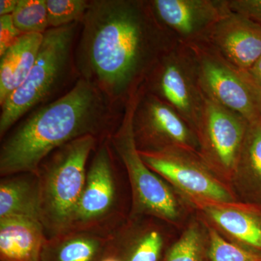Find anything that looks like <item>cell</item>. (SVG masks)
<instances>
[{"mask_svg":"<svg viewBox=\"0 0 261 261\" xmlns=\"http://www.w3.org/2000/svg\"><path fill=\"white\" fill-rule=\"evenodd\" d=\"M260 120L261 121V104H260Z\"/></svg>","mask_w":261,"mask_h":261,"instance_id":"f546056e","label":"cell"},{"mask_svg":"<svg viewBox=\"0 0 261 261\" xmlns=\"http://www.w3.org/2000/svg\"><path fill=\"white\" fill-rule=\"evenodd\" d=\"M164 247L161 230L153 225H121L114 233L109 251L121 261H160Z\"/></svg>","mask_w":261,"mask_h":261,"instance_id":"e0dca14e","label":"cell"},{"mask_svg":"<svg viewBox=\"0 0 261 261\" xmlns=\"http://www.w3.org/2000/svg\"><path fill=\"white\" fill-rule=\"evenodd\" d=\"M210 261H261V252L228 241L216 228L207 226Z\"/></svg>","mask_w":261,"mask_h":261,"instance_id":"603a6c76","label":"cell"},{"mask_svg":"<svg viewBox=\"0 0 261 261\" xmlns=\"http://www.w3.org/2000/svg\"><path fill=\"white\" fill-rule=\"evenodd\" d=\"M142 89L141 86L128 96L124 116L110 142L128 175L132 216H150L175 223L181 215L177 197L167 182L144 162L136 144L134 116Z\"/></svg>","mask_w":261,"mask_h":261,"instance_id":"277c9868","label":"cell"},{"mask_svg":"<svg viewBox=\"0 0 261 261\" xmlns=\"http://www.w3.org/2000/svg\"><path fill=\"white\" fill-rule=\"evenodd\" d=\"M22 35L15 27L12 15L0 16V56L14 45Z\"/></svg>","mask_w":261,"mask_h":261,"instance_id":"d4e9b609","label":"cell"},{"mask_svg":"<svg viewBox=\"0 0 261 261\" xmlns=\"http://www.w3.org/2000/svg\"><path fill=\"white\" fill-rule=\"evenodd\" d=\"M251 202L261 205V121L249 123L239 160L236 177Z\"/></svg>","mask_w":261,"mask_h":261,"instance_id":"ffe728a7","label":"cell"},{"mask_svg":"<svg viewBox=\"0 0 261 261\" xmlns=\"http://www.w3.org/2000/svg\"><path fill=\"white\" fill-rule=\"evenodd\" d=\"M149 3L161 25L181 44L205 40L215 24L231 11L228 0H154Z\"/></svg>","mask_w":261,"mask_h":261,"instance_id":"7c38bea8","label":"cell"},{"mask_svg":"<svg viewBox=\"0 0 261 261\" xmlns=\"http://www.w3.org/2000/svg\"><path fill=\"white\" fill-rule=\"evenodd\" d=\"M253 82L261 89V55L251 68L247 70Z\"/></svg>","mask_w":261,"mask_h":261,"instance_id":"4316f807","label":"cell"},{"mask_svg":"<svg viewBox=\"0 0 261 261\" xmlns=\"http://www.w3.org/2000/svg\"><path fill=\"white\" fill-rule=\"evenodd\" d=\"M23 217L40 221L39 182L34 173L1 177L0 219Z\"/></svg>","mask_w":261,"mask_h":261,"instance_id":"d6986e66","label":"cell"},{"mask_svg":"<svg viewBox=\"0 0 261 261\" xmlns=\"http://www.w3.org/2000/svg\"><path fill=\"white\" fill-rule=\"evenodd\" d=\"M102 92L85 79L69 92L45 105L10 132L0 148L1 177L36 174L46 158L61 146L84 136L99 137L107 122Z\"/></svg>","mask_w":261,"mask_h":261,"instance_id":"7a4b0ae2","label":"cell"},{"mask_svg":"<svg viewBox=\"0 0 261 261\" xmlns=\"http://www.w3.org/2000/svg\"><path fill=\"white\" fill-rule=\"evenodd\" d=\"M202 42L208 43L226 61L247 71L261 55V25L231 10Z\"/></svg>","mask_w":261,"mask_h":261,"instance_id":"4fadbf2b","label":"cell"},{"mask_svg":"<svg viewBox=\"0 0 261 261\" xmlns=\"http://www.w3.org/2000/svg\"><path fill=\"white\" fill-rule=\"evenodd\" d=\"M49 27L58 28L84 18L89 3L84 0H46Z\"/></svg>","mask_w":261,"mask_h":261,"instance_id":"cb8c5ba5","label":"cell"},{"mask_svg":"<svg viewBox=\"0 0 261 261\" xmlns=\"http://www.w3.org/2000/svg\"><path fill=\"white\" fill-rule=\"evenodd\" d=\"M113 233L70 230L47 238L41 261H100L108 252Z\"/></svg>","mask_w":261,"mask_h":261,"instance_id":"2e32d148","label":"cell"},{"mask_svg":"<svg viewBox=\"0 0 261 261\" xmlns=\"http://www.w3.org/2000/svg\"><path fill=\"white\" fill-rule=\"evenodd\" d=\"M249 122L238 113L206 97L197 128L200 155L223 181L236 177Z\"/></svg>","mask_w":261,"mask_h":261,"instance_id":"30bf717a","label":"cell"},{"mask_svg":"<svg viewBox=\"0 0 261 261\" xmlns=\"http://www.w3.org/2000/svg\"><path fill=\"white\" fill-rule=\"evenodd\" d=\"M100 261H121V260H120L116 255L111 253V252L108 250L106 255L101 259Z\"/></svg>","mask_w":261,"mask_h":261,"instance_id":"f1b7e54d","label":"cell"},{"mask_svg":"<svg viewBox=\"0 0 261 261\" xmlns=\"http://www.w3.org/2000/svg\"><path fill=\"white\" fill-rule=\"evenodd\" d=\"M43 34H23L0 60V104L24 83L37 59Z\"/></svg>","mask_w":261,"mask_h":261,"instance_id":"ac0fdd59","label":"cell"},{"mask_svg":"<svg viewBox=\"0 0 261 261\" xmlns=\"http://www.w3.org/2000/svg\"><path fill=\"white\" fill-rule=\"evenodd\" d=\"M12 18L23 34H44L49 29L46 0H18Z\"/></svg>","mask_w":261,"mask_h":261,"instance_id":"7402d4cb","label":"cell"},{"mask_svg":"<svg viewBox=\"0 0 261 261\" xmlns=\"http://www.w3.org/2000/svg\"><path fill=\"white\" fill-rule=\"evenodd\" d=\"M75 23L50 28L43 34L35 63L24 83L2 105L0 137L7 135L27 113L53 94L66 73Z\"/></svg>","mask_w":261,"mask_h":261,"instance_id":"5b68a950","label":"cell"},{"mask_svg":"<svg viewBox=\"0 0 261 261\" xmlns=\"http://www.w3.org/2000/svg\"><path fill=\"white\" fill-rule=\"evenodd\" d=\"M111 147L109 141H104L94 151L68 231L113 233L123 224Z\"/></svg>","mask_w":261,"mask_h":261,"instance_id":"52a82bcc","label":"cell"},{"mask_svg":"<svg viewBox=\"0 0 261 261\" xmlns=\"http://www.w3.org/2000/svg\"><path fill=\"white\" fill-rule=\"evenodd\" d=\"M230 10L261 25V0H228Z\"/></svg>","mask_w":261,"mask_h":261,"instance_id":"484cf974","label":"cell"},{"mask_svg":"<svg viewBox=\"0 0 261 261\" xmlns=\"http://www.w3.org/2000/svg\"><path fill=\"white\" fill-rule=\"evenodd\" d=\"M97 142L92 135L71 141L53 151L38 168L40 221L48 238L69 228Z\"/></svg>","mask_w":261,"mask_h":261,"instance_id":"3957f363","label":"cell"},{"mask_svg":"<svg viewBox=\"0 0 261 261\" xmlns=\"http://www.w3.org/2000/svg\"><path fill=\"white\" fill-rule=\"evenodd\" d=\"M142 89L134 116L136 144L140 151L181 148L200 154L197 134L173 108Z\"/></svg>","mask_w":261,"mask_h":261,"instance_id":"8fae6325","label":"cell"},{"mask_svg":"<svg viewBox=\"0 0 261 261\" xmlns=\"http://www.w3.org/2000/svg\"><path fill=\"white\" fill-rule=\"evenodd\" d=\"M193 53L201 89L206 97L243 116L249 123L260 116L261 89L247 71L223 58L211 44H185Z\"/></svg>","mask_w":261,"mask_h":261,"instance_id":"8992f818","label":"cell"},{"mask_svg":"<svg viewBox=\"0 0 261 261\" xmlns=\"http://www.w3.org/2000/svg\"><path fill=\"white\" fill-rule=\"evenodd\" d=\"M194 206L236 243L261 252V205L236 201Z\"/></svg>","mask_w":261,"mask_h":261,"instance_id":"5bb4252c","label":"cell"},{"mask_svg":"<svg viewBox=\"0 0 261 261\" xmlns=\"http://www.w3.org/2000/svg\"><path fill=\"white\" fill-rule=\"evenodd\" d=\"M162 261H210L208 233L198 223L190 224L170 247Z\"/></svg>","mask_w":261,"mask_h":261,"instance_id":"44dd1931","label":"cell"},{"mask_svg":"<svg viewBox=\"0 0 261 261\" xmlns=\"http://www.w3.org/2000/svg\"><path fill=\"white\" fill-rule=\"evenodd\" d=\"M83 20L80 55L84 79L110 97H128L179 44L145 2L94 1Z\"/></svg>","mask_w":261,"mask_h":261,"instance_id":"6da1fadb","label":"cell"},{"mask_svg":"<svg viewBox=\"0 0 261 261\" xmlns=\"http://www.w3.org/2000/svg\"><path fill=\"white\" fill-rule=\"evenodd\" d=\"M152 91L173 108L197 132L203 114L205 94L201 89L195 57L190 48L178 44L158 62L147 79Z\"/></svg>","mask_w":261,"mask_h":261,"instance_id":"9c48e42d","label":"cell"},{"mask_svg":"<svg viewBox=\"0 0 261 261\" xmlns=\"http://www.w3.org/2000/svg\"><path fill=\"white\" fill-rule=\"evenodd\" d=\"M139 152L147 166L192 205L238 201L229 186L196 152L181 148Z\"/></svg>","mask_w":261,"mask_h":261,"instance_id":"ba28073f","label":"cell"},{"mask_svg":"<svg viewBox=\"0 0 261 261\" xmlns=\"http://www.w3.org/2000/svg\"><path fill=\"white\" fill-rule=\"evenodd\" d=\"M18 3V0H1L0 1V16L13 14Z\"/></svg>","mask_w":261,"mask_h":261,"instance_id":"83f0119b","label":"cell"},{"mask_svg":"<svg viewBox=\"0 0 261 261\" xmlns=\"http://www.w3.org/2000/svg\"><path fill=\"white\" fill-rule=\"evenodd\" d=\"M47 238L39 220L0 219V261H41Z\"/></svg>","mask_w":261,"mask_h":261,"instance_id":"9a60e30c","label":"cell"}]
</instances>
